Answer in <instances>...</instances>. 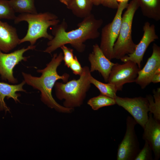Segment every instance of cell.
Segmentation results:
<instances>
[{"label": "cell", "mask_w": 160, "mask_h": 160, "mask_svg": "<svg viewBox=\"0 0 160 160\" xmlns=\"http://www.w3.org/2000/svg\"><path fill=\"white\" fill-rule=\"evenodd\" d=\"M103 23L102 19H97L91 13L78 24L77 28L67 31L68 25L63 19L61 23L53 26V37L48 42L47 47L44 52L51 54L62 46L69 44L77 52H82L85 49L84 43L86 41L99 36V29Z\"/></svg>", "instance_id": "obj_1"}, {"label": "cell", "mask_w": 160, "mask_h": 160, "mask_svg": "<svg viewBox=\"0 0 160 160\" xmlns=\"http://www.w3.org/2000/svg\"><path fill=\"white\" fill-rule=\"evenodd\" d=\"M63 60V52L55 53L44 68L37 71L41 74L40 76H33L23 72L22 73L25 83L40 92L41 100L45 104L59 113L69 114L73 112L74 110L65 107L58 103L52 94V88L57 80L61 79L64 83H66L68 81L70 77L69 74L67 73L60 75L57 72V68Z\"/></svg>", "instance_id": "obj_2"}, {"label": "cell", "mask_w": 160, "mask_h": 160, "mask_svg": "<svg viewBox=\"0 0 160 160\" xmlns=\"http://www.w3.org/2000/svg\"><path fill=\"white\" fill-rule=\"evenodd\" d=\"M91 73L89 67L85 66L78 79L64 83L56 82L54 86L55 95L59 100H64L63 106L74 110L82 105L91 87L89 79Z\"/></svg>", "instance_id": "obj_3"}, {"label": "cell", "mask_w": 160, "mask_h": 160, "mask_svg": "<svg viewBox=\"0 0 160 160\" xmlns=\"http://www.w3.org/2000/svg\"><path fill=\"white\" fill-rule=\"evenodd\" d=\"M23 21L28 23V29L26 35L20 39L19 44L27 41L31 45H34L41 38L49 40L52 39L53 36L48 33L47 29L49 27L56 25L60 22L56 15L49 12L21 13L16 16L14 20L15 24Z\"/></svg>", "instance_id": "obj_4"}, {"label": "cell", "mask_w": 160, "mask_h": 160, "mask_svg": "<svg viewBox=\"0 0 160 160\" xmlns=\"http://www.w3.org/2000/svg\"><path fill=\"white\" fill-rule=\"evenodd\" d=\"M139 7L137 0H132L122 16L119 35L113 47V59L120 60L135 51L137 44L132 38V26L134 15Z\"/></svg>", "instance_id": "obj_5"}, {"label": "cell", "mask_w": 160, "mask_h": 160, "mask_svg": "<svg viewBox=\"0 0 160 160\" xmlns=\"http://www.w3.org/2000/svg\"><path fill=\"white\" fill-rule=\"evenodd\" d=\"M128 4V1L119 3L112 21L102 29L100 43L99 46L105 56L110 60L113 59V47L119 35L122 13Z\"/></svg>", "instance_id": "obj_6"}, {"label": "cell", "mask_w": 160, "mask_h": 160, "mask_svg": "<svg viewBox=\"0 0 160 160\" xmlns=\"http://www.w3.org/2000/svg\"><path fill=\"white\" fill-rule=\"evenodd\" d=\"M126 121L125 134L118 145L117 160H134L140 150L135 130L137 122L132 116H127Z\"/></svg>", "instance_id": "obj_7"}, {"label": "cell", "mask_w": 160, "mask_h": 160, "mask_svg": "<svg viewBox=\"0 0 160 160\" xmlns=\"http://www.w3.org/2000/svg\"><path fill=\"white\" fill-rule=\"evenodd\" d=\"M116 103L128 112L137 124L143 129L148 119L149 104L147 98L139 97L133 98L116 96Z\"/></svg>", "instance_id": "obj_8"}, {"label": "cell", "mask_w": 160, "mask_h": 160, "mask_svg": "<svg viewBox=\"0 0 160 160\" xmlns=\"http://www.w3.org/2000/svg\"><path fill=\"white\" fill-rule=\"evenodd\" d=\"M36 47L35 45H30L26 48L23 47L10 53L0 50V75L1 79L12 84L17 83L18 80L13 75L14 68L21 61H27L28 57L23 56L24 53L35 49Z\"/></svg>", "instance_id": "obj_9"}, {"label": "cell", "mask_w": 160, "mask_h": 160, "mask_svg": "<svg viewBox=\"0 0 160 160\" xmlns=\"http://www.w3.org/2000/svg\"><path fill=\"white\" fill-rule=\"evenodd\" d=\"M140 69L131 61L121 64L115 63L111 68L108 82L112 84L117 91H121L125 84L135 82Z\"/></svg>", "instance_id": "obj_10"}, {"label": "cell", "mask_w": 160, "mask_h": 160, "mask_svg": "<svg viewBox=\"0 0 160 160\" xmlns=\"http://www.w3.org/2000/svg\"><path fill=\"white\" fill-rule=\"evenodd\" d=\"M143 34L139 43L137 44L134 52L131 54H128L121 58L120 60L124 62L128 61L136 63L140 68L141 63L143 57L148 47L152 42L159 39L156 34L154 25L148 22L145 23L143 27Z\"/></svg>", "instance_id": "obj_11"}, {"label": "cell", "mask_w": 160, "mask_h": 160, "mask_svg": "<svg viewBox=\"0 0 160 160\" xmlns=\"http://www.w3.org/2000/svg\"><path fill=\"white\" fill-rule=\"evenodd\" d=\"M153 52L142 69L138 72L135 82L142 89L151 82L156 70L160 67V47L156 43L153 44Z\"/></svg>", "instance_id": "obj_12"}, {"label": "cell", "mask_w": 160, "mask_h": 160, "mask_svg": "<svg viewBox=\"0 0 160 160\" xmlns=\"http://www.w3.org/2000/svg\"><path fill=\"white\" fill-rule=\"evenodd\" d=\"M148 119L143 128L142 138L147 141L151 147L154 156V159L160 158V121L155 119L152 113H149Z\"/></svg>", "instance_id": "obj_13"}, {"label": "cell", "mask_w": 160, "mask_h": 160, "mask_svg": "<svg viewBox=\"0 0 160 160\" xmlns=\"http://www.w3.org/2000/svg\"><path fill=\"white\" fill-rule=\"evenodd\" d=\"M88 60L91 64L90 72L98 71L104 81L108 82L111 70L115 63L111 62L105 56L96 44L93 46L92 51L89 55Z\"/></svg>", "instance_id": "obj_14"}, {"label": "cell", "mask_w": 160, "mask_h": 160, "mask_svg": "<svg viewBox=\"0 0 160 160\" xmlns=\"http://www.w3.org/2000/svg\"><path fill=\"white\" fill-rule=\"evenodd\" d=\"M16 28L0 20V50L8 53L19 44Z\"/></svg>", "instance_id": "obj_15"}, {"label": "cell", "mask_w": 160, "mask_h": 160, "mask_svg": "<svg viewBox=\"0 0 160 160\" xmlns=\"http://www.w3.org/2000/svg\"><path fill=\"white\" fill-rule=\"evenodd\" d=\"M25 84L24 80L20 83L15 85L0 82V111L4 110L6 113L10 112L9 109L4 101L5 97L7 99L12 98L16 102H20L18 97L20 95L17 92L19 91L26 92V91L23 88Z\"/></svg>", "instance_id": "obj_16"}, {"label": "cell", "mask_w": 160, "mask_h": 160, "mask_svg": "<svg viewBox=\"0 0 160 160\" xmlns=\"http://www.w3.org/2000/svg\"><path fill=\"white\" fill-rule=\"evenodd\" d=\"M143 15L156 21L160 20V0H137Z\"/></svg>", "instance_id": "obj_17"}, {"label": "cell", "mask_w": 160, "mask_h": 160, "mask_svg": "<svg viewBox=\"0 0 160 160\" xmlns=\"http://www.w3.org/2000/svg\"><path fill=\"white\" fill-rule=\"evenodd\" d=\"M93 5L90 0H71L66 7L75 16L84 18L91 14Z\"/></svg>", "instance_id": "obj_18"}, {"label": "cell", "mask_w": 160, "mask_h": 160, "mask_svg": "<svg viewBox=\"0 0 160 160\" xmlns=\"http://www.w3.org/2000/svg\"><path fill=\"white\" fill-rule=\"evenodd\" d=\"M35 0H10L9 4L15 12L36 14Z\"/></svg>", "instance_id": "obj_19"}, {"label": "cell", "mask_w": 160, "mask_h": 160, "mask_svg": "<svg viewBox=\"0 0 160 160\" xmlns=\"http://www.w3.org/2000/svg\"><path fill=\"white\" fill-rule=\"evenodd\" d=\"M153 97L150 95L146 97L149 104V111L155 119L160 121V88L153 90Z\"/></svg>", "instance_id": "obj_20"}, {"label": "cell", "mask_w": 160, "mask_h": 160, "mask_svg": "<svg viewBox=\"0 0 160 160\" xmlns=\"http://www.w3.org/2000/svg\"><path fill=\"white\" fill-rule=\"evenodd\" d=\"M87 104L94 111L97 110L104 107L116 104L115 98L101 94L89 99L88 101Z\"/></svg>", "instance_id": "obj_21"}, {"label": "cell", "mask_w": 160, "mask_h": 160, "mask_svg": "<svg viewBox=\"0 0 160 160\" xmlns=\"http://www.w3.org/2000/svg\"><path fill=\"white\" fill-rule=\"evenodd\" d=\"M89 79L91 84H93L99 89L101 94L115 98L117 91L112 84L101 82L94 78L91 73L89 75Z\"/></svg>", "instance_id": "obj_22"}, {"label": "cell", "mask_w": 160, "mask_h": 160, "mask_svg": "<svg viewBox=\"0 0 160 160\" xmlns=\"http://www.w3.org/2000/svg\"><path fill=\"white\" fill-rule=\"evenodd\" d=\"M15 13L9 0H0V20L4 19L14 20L16 16Z\"/></svg>", "instance_id": "obj_23"}, {"label": "cell", "mask_w": 160, "mask_h": 160, "mask_svg": "<svg viewBox=\"0 0 160 160\" xmlns=\"http://www.w3.org/2000/svg\"><path fill=\"white\" fill-rule=\"evenodd\" d=\"M145 142L143 148L140 150L134 160H152V150L148 142Z\"/></svg>", "instance_id": "obj_24"}, {"label": "cell", "mask_w": 160, "mask_h": 160, "mask_svg": "<svg viewBox=\"0 0 160 160\" xmlns=\"http://www.w3.org/2000/svg\"><path fill=\"white\" fill-rule=\"evenodd\" d=\"M63 52V60L65 65L69 68L74 58L73 49L63 45L60 47Z\"/></svg>", "instance_id": "obj_25"}, {"label": "cell", "mask_w": 160, "mask_h": 160, "mask_svg": "<svg viewBox=\"0 0 160 160\" xmlns=\"http://www.w3.org/2000/svg\"><path fill=\"white\" fill-rule=\"evenodd\" d=\"M73 73L76 75L80 76L83 71V68L81 66L76 56H74V59L70 64L69 68Z\"/></svg>", "instance_id": "obj_26"}, {"label": "cell", "mask_w": 160, "mask_h": 160, "mask_svg": "<svg viewBox=\"0 0 160 160\" xmlns=\"http://www.w3.org/2000/svg\"><path fill=\"white\" fill-rule=\"evenodd\" d=\"M101 4L104 6L111 9L118 8L119 3L117 0H101Z\"/></svg>", "instance_id": "obj_27"}, {"label": "cell", "mask_w": 160, "mask_h": 160, "mask_svg": "<svg viewBox=\"0 0 160 160\" xmlns=\"http://www.w3.org/2000/svg\"><path fill=\"white\" fill-rule=\"evenodd\" d=\"M160 82V73H155L153 76L151 82L156 83Z\"/></svg>", "instance_id": "obj_28"}, {"label": "cell", "mask_w": 160, "mask_h": 160, "mask_svg": "<svg viewBox=\"0 0 160 160\" xmlns=\"http://www.w3.org/2000/svg\"><path fill=\"white\" fill-rule=\"evenodd\" d=\"M93 3V5L98 6L101 4V0H90Z\"/></svg>", "instance_id": "obj_29"}, {"label": "cell", "mask_w": 160, "mask_h": 160, "mask_svg": "<svg viewBox=\"0 0 160 160\" xmlns=\"http://www.w3.org/2000/svg\"><path fill=\"white\" fill-rule=\"evenodd\" d=\"M59 1L67 6L71 0H59Z\"/></svg>", "instance_id": "obj_30"}, {"label": "cell", "mask_w": 160, "mask_h": 160, "mask_svg": "<svg viewBox=\"0 0 160 160\" xmlns=\"http://www.w3.org/2000/svg\"><path fill=\"white\" fill-rule=\"evenodd\" d=\"M129 0H117V2L119 3L120 2H124V1H128Z\"/></svg>", "instance_id": "obj_31"}]
</instances>
